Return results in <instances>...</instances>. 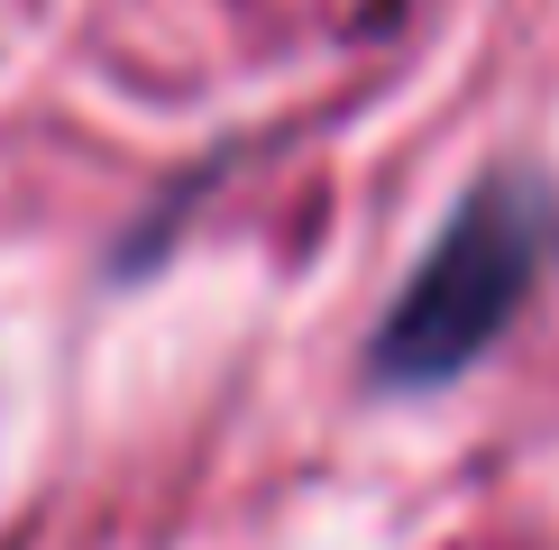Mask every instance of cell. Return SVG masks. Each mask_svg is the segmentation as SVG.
<instances>
[{
  "instance_id": "cell-1",
  "label": "cell",
  "mask_w": 559,
  "mask_h": 550,
  "mask_svg": "<svg viewBox=\"0 0 559 550\" xmlns=\"http://www.w3.org/2000/svg\"><path fill=\"white\" fill-rule=\"evenodd\" d=\"M532 275H542V202L496 183V193H477L450 220V239L413 275V294H404V312H394L377 358L394 376H450L459 358H477L504 331V312L523 303Z\"/></svg>"
}]
</instances>
